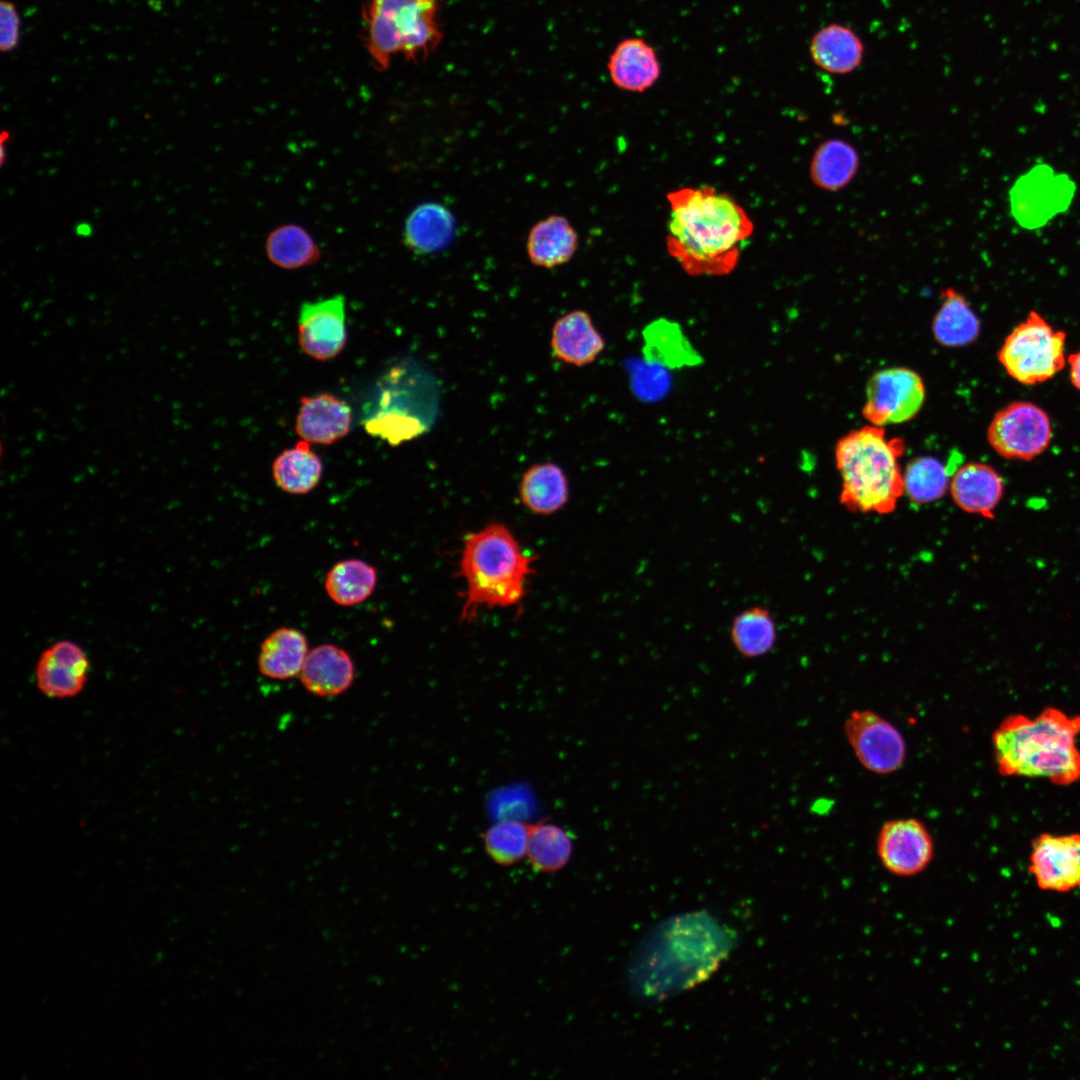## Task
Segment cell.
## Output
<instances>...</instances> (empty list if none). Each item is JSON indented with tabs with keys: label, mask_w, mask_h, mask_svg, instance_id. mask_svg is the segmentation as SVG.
<instances>
[{
	"label": "cell",
	"mask_w": 1080,
	"mask_h": 1080,
	"mask_svg": "<svg viewBox=\"0 0 1080 1080\" xmlns=\"http://www.w3.org/2000/svg\"><path fill=\"white\" fill-rule=\"evenodd\" d=\"M667 200V250L682 269L691 276L731 273L754 228L742 206L708 185L671 191Z\"/></svg>",
	"instance_id": "6da1fadb"
},
{
	"label": "cell",
	"mask_w": 1080,
	"mask_h": 1080,
	"mask_svg": "<svg viewBox=\"0 0 1080 1080\" xmlns=\"http://www.w3.org/2000/svg\"><path fill=\"white\" fill-rule=\"evenodd\" d=\"M1080 716L1048 707L1035 717L1012 714L992 735L997 770L1002 776L1045 778L1056 785L1080 781L1076 739Z\"/></svg>",
	"instance_id": "7a4b0ae2"
},
{
	"label": "cell",
	"mask_w": 1080,
	"mask_h": 1080,
	"mask_svg": "<svg viewBox=\"0 0 1080 1080\" xmlns=\"http://www.w3.org/2000/svg\"><path fill=\"white\" fill-rule=\"evenodd\" d=\"M535 559L503 523L489 522L466 534L458 563V576L465 583L460 619L473 620L481 608L519 606Z\"/></svg>",
	"instance_id": "3957f363"
},
{
	"label": "cell",
	"mask_w": 1080,
	"mask_h": 1080,
	"mask_svg": "<svg viewBox=\"0 0 1080 1080\" xmlns=\"http://www.w3.org/2000/svg\"><path fill=\"white\" fill-rule=\"evenodd\" d=\"M905 441L884 427L866 425L841 437L835 462L841 477L840 503L850 512L889 514L904 495L900 458Z\"/></svg>",
	"instance_id": "277c9868"
},
{
	"label": "cell",
	"mask_w": 1080,
	"mask_h": 1080,
	"mask_svg": "<svg viewBox=\"0 0 1080 1080\" xmlns=\"http://www.w3.org/2000/svg\"><path fill=\"white\" fill-rule=\"evenodd\" d=\"M639 956V987L664 994L708 975L730 946L729 937L710 919L689 915L659 929Z\"/></svg>",
	"instance_id": "5b68a950"
},
{
	"label": "cell",
	"mask_w": 1080,
	"mask_h": 1080,
	"mask_svg": "<svg viewBox=\"0 0 1080 1080\" xmlns=\"http://www.w3.org/2000/svg\"><path fill=\"white\" fill-rule=\"evenodd\" d=\"M442 1L365 0L366 48L377 70L385 71L398 53L417 62L438 47L442 33L437 14Z\"/></svg>",
	"instance_id": "8992f818"
},
{
	"label": "cell",
	"mask_w": 1080,
	"mask_h": 1080,
	"mask_svg": "<svg viewBox=\"0 0 1080 1080\" xmlns=\"http://www.w3.org/2000/svg\"><path fill=\"white\" fill-rule=\"evenodd\" d=\"M1067 335L1055 329L1037 311H1030L1005 337L998 361L1006 373L1023 385L1049 381L1067 364Z\"/></svg>",
	"instance_id": "52a82bcc"
},
{
	"label": "cell",
	"mask_w": 1080,
	"mask_h": 1080,
	"mask_svg": "<svg viewBox=\"0 0 1080 1080\" xmlns=\"http://www.w3.org/2000/svg\"><path fill=\"white\" fill-rule=\"evenodd\" d=\"M1052 438L1049 415L1029 401H1013L1001 408L987 429V441L1001 457L1030 461L1042 454Z\"/></svg>",
	"instance_id": "ba28073f"
},
{
	"label": "cell",
	"mask_w": 1080,
	"mask_h": 1080,
	"mask_svg": "<svg viewBox=\"0 0 1080 1080\" xmlns=\"http://www.w3.org/2000/svg\"><path fill=\"white\" fill-rule=\"evenodd\" d=\"M921 376L905 367H892L874 373L866 386L863 417L875 426L884 427L913 419L925 401Z\"/></svg>",
	"instance_id": "9c48e42d"
},
{
	"label": "cell",
	"mask_w": 1080,
	"mask_h": 1080,
	"mask_svg": "<svg viewBox=\"0 0 1080 1080\" xmlns=\"http://www.w3.org/2000/svg\"><path fill=\"white\" fill-rule=\"evenodd\" d=\"M844 732L857 760L868 771L888 775L903 766L907 754L903 735L875 711L851 712L845 720Z\"/></svg>",
	"instance_id": "30bf717a"
},
{
	"label": "cell",
	"mask_w": 1080,
	"mask_h": 1080,
	"mask_svg": "<svg viewBox=\"0 0 1080 1080\" xmlns=\"http://www.w3.org/2000/svg\"><path fill=\"white\" fill-rule=\"evenodd\" d=\"M876 852L883 868L891 875L910 878L931 864L935 846L927 826L916 818H897L885 822L876 839Z\"/></svg>",
	"instance_id": "8fae6325"
},
{
	"label": "cell",
	"mask_w": 1080,
	"mask_h": 1080,
	"mask_svg": "<svg viewBox=\"0 0 1080 1080\" xmlns=\"http://www.w3.org/2000/svg\"><path fill=\"white\" fill-rule=\"evenodd\" d=\"M347 342L346 304L343 295L303 302L298 314V343L318 361L339 355Z\"/></svg>",
	"instance_id": "7c38bea8"
},
{
	"label": "cell",
	"mask_w": 1080,
	"mask_h": 1080,
	"mask_svg": "<svg viewBox=\"0 0 1080 1080\" xmlns=\"http://www.w3.org/2000/svg\"><path fill=\"white\" fill-rule=\"evenodd\" d=\"M1029 870L1039 888L1067 892L1080 883V834L1043 833L1032 842Z\"/></svg>",
	"instance_id": "4fadbf2b"
},
{
	"label": "cell",
	"mask_w": 1080,
	"mask_h": 1080,
	"mask_svg": "<svg viewBox=\"0 0 1080 1080\" xmlns=\"http://www.w3.org/2000/svg\"><path fill=\"white\" fill-rule=\"evenodd\" d=\"M89 670L86 651L72 640L61 639L41 652L35 666L36 685L50 698L74 697L84 689Z\"/></svg>",
	"instance_id": "5bb4252c"
},
{
	"label": "cell",
	"mask_w": 1080,
	"mask_h": 1080,
	"mask_svg": "<svg viewBox=\"0 0 1080 1080\" xmlns=\"http://www.w3.org/2000/svg\"><path fill=\"white\" fill-rule=\"evenodd\" d=\"M351 426V407L339 397L319 393L301 398L295 431L302 440L330 445L347 436Z\"/></svg>",
	"instance_id": "9a60e30c"
},
{
	"label": "cell",
	"mask_w": 1080,
	"mask_h": 1080,
	"mask_svg": "<svg viewBox=\"0 0 1080 1080\" xmlns=\"http://www.w3.org/2000/svg\"><path fill=\"white\" fill-rule=\"evenodd\" d=\"M949 490L961 510L993 518L1004 494V481L992 466L969 462L952 473Z\"/></svg>",
	"instance_id": "2e32d148"
},
{
	"label": "cell",
	"mask_w": 1080,
	"mask_h": 1080,
	"mask_svg": "<svg viewBox=\"0 0 1080 1080\" xmlns=\"http://www.w3.org/2000/svg\"><path fill=\"white\" fill-rule=\"evenodd\" d=\"M607 67L616 87L635 93L651 88L661 75L656 50L641 37L620 41L611 53Z\"/></svg>",
	"instance_id": "e0dca14e"
},
{
	"label": "cell",
	"mask_w": 1080,
	"mask_h": 1080,
	"mask_svg": "<svg viewBox=\"0 0 1080 1080\" xmlns=\"http://www.w3.org/2000/svg\"><path fill=\"white\" fill-rule=\"evenodd\" d=\"M354 675L353 660L345 649L334 644H321L308 652L300 679L311 694L331 697L347 691Z\"/></svg>",
	"instance_id": "ac0fdd59"
},
{
	"label": "cell",
	"mask_w": 1080,
	"mask_h": 1080,
	"mask_svg": "<svg viewBox=\"0 0 1080 1080\" xmlns=\"http://www.w3.org/2000/svg\"><path fill=\"white\" fill-rule=\"evenodd\" d=\"M551 347L564 363L582 367L592 363L604 350L605 341L590 315L574 310L560 317L552 328Z\"/></svg>",
	"instance_id": "d6986e66"
},
{
	"label": "cell",
	"mask_w": 1080,
	"mask_h": 1080,
	"mask_svg": "<svg viewBox=\"0 0 1080 1080\" xmlns=\"http://www.w3.org/2000/svg\"><path fill=\"white\" fill-rule=\"evenodd\" d=\"M809 53L814 64L820 69L835 75H845L862 64L864 45L850 27L830 23L813 34Z\"/></svg>",
	"instance_id": "ffe728a7"
},
{
	"label": "cell",
	"mask_w": 1080,
	"mask_h": 1080,
	"mask_svg": "<svg viewBox=\"0 0 1080 1080\" xmlns=\"http://www.w3.org/2000/svg\"><path fill=\"white\" fill-rule=\"evenodd\" d=\"M454 232L455 219L450 210L437 202H426L409 213L402 238L414 254L428 255L446 247Z\"/></svg>",
	"instance_id": "44dd1931"
},
{
	"label": "cell",
	"mask_w": 1080,
	"mask_h": 1080,
	"mask_svg": "<svg viewBox=\"0 0 1080 1080\" xmlns=\"http://www.w3.org/2000/svg\"><path fill=\"white\" fill-rule=\"evenodd\" d=\"M577 247V232L562 215H550L538 221L530 229L526 242L531 263L549 269L568 262Z\"/></svg>",
	"instance_id": "7402d4cb"
},
{
	"label": "cell",
	"mask_w": 1080,
	"mask_h": 1080,
	"mask_svg": "<svg viewBox=\"0 0 1080 1080\" xmlns=\"http://www.w3.org/2000/svg\"><path fill=\"white\" fill-rule=\"evenodd\" d=\"M521 503L531 513L552 515L567 504L568 479L560 466L552 462L531 466L522 476L519 485Z\"/></svg>",
	"instance_id": "603a6c76"
},
{
	"label": "cell",
	"mask_w": 1080,
	"mask_h": 1080,
	"mask_svg": "<svg viewBox=\"0 0 1080 1080\" xmlns=\"http://www.w3.org/2000/svg\"><path fill=\"white\" fill-rule=\"evenodd\" d=\"M308 652L306 636L300 630L278 628L260 645L258 669L263 676L270 679L293 678L300 675Z\"/></svg>",
	"instance_id": "cb8c5ba5"
},
{
	"label": "cell",
	"mask_w": 1080,
	"mask_h": 1080,
	"mask_svg": "<svg viewBox=\"0 0 1080 1080\" xmlns=\"http://www.w3.org/2000/svg\"><path fill=\"white\" fill-rule=\"evenodd\" d=\"M859 166L857 149L846 140L831 138L821 142L815 149L809 175L819 189L836 192L852 182Z\"/></svg>",
	"instance_id": "d4e9b609"
},
{
	"label": "cell",
	"mask_w": 1080,
	"mask_h": 1080,
	"mask_svg": "<svg viewBox=\"0 0 1080 1080\" xmlns=\"http://www.w3.org/2000/svg\"><path fill=\"white\" fill-rule=\"evenodd\" d=\"M942 303L933 322L935 340L946 347L973 343L980 333V322L967 299L957 290L941 291Z\"/></svg>",
	"instance_id": "484cf974"
},
{
	"label": "cell",
	"mask_w": 1080,
	"mask_h": 1080,
	"mask_svg": "<svg viewBox=\"0 0 1080 1080\" xmlns=\"http://www.w3.org/2000/svg\"><path fill=\"white\" fill-rule=\"evenodd\" d=\"M322 474L321 458L304 440L282 451L272 463L275 483L281 490L290 494L309 493L319 484Z\"/></svg>",
	"instance_id": "4316f807"
},
{
	"label": "cell",
	"mask_w": 1080,
	"mask_h": 1080,
	"mask_svg": "<svg viewBox=\"0 0 1080 1080\" xmlns=\"http://www.w3.org/2000/svg\"><path fill=\"white\" fill-rule=\"evenodd\" d=\"M729 635L737 652L752 659L774 648L777 627L769 609L757 605L743 609L732 618Z\"/></svg>",
	"instance_id": "83f0119b"
},
{
	"label": "cell",
	"mask_w": 1080,
	"mask_h": 1080,
	"mask_svg": "<svg viewBox=\"0 0 1080 1080\" xmlns=\"http://www.w3.org/2000/svg\"><path fill=\"white\" fill-rule=\"evenodd\" d=\"M269 261L285 270H294L316 263L321 250L311 234L298 224H283L273 229L265 241Z\"/></svg>",
	"instance_id": "f1b7e54d"
},
{
	"label": "cell",
	"mask_w": 1080,
	"mask_h": 1080,
	"mask_svg": "<svg viewBox=\"0 0 1080 1080\" xmlns=\"http://www.w3.org/2000/svg\"><path fill=\"white\" fill-rule=\"evenodd\" d=\"M376 583L377 570L374 566L360 559H346L331 567L324 588L336 604L354 606L370 597Z\"/></svg>",
	"instance_id": "f546056e"
},
{
	"label": "cell",
	"mask_w": 1080,
	"mask_h": 1080,
	"mask_svg": "<svg viewBox=\"0 0 1080 1080\" xmlns=\"http://www.w3.org/2000/svg\"><path fill=\"white\" fill-rule=\"evenodd\" d=\"M572 853L573 838L567 830L545 820L530 825L527 858L535 871H559L568 864Z\"/></svg>",
	"instance_id": "4dcf8cb0"
},
{
	"label": "cell",
	"mask_w": 1080,
	"mask_h": 1080,
	"mask_svg": "<svg viewBox=\"0 0 1080 1080\" xmlns=\"http://www.w3.org/2000/svg\"><path fill=\"white\" fill-rule=\"evenodd\" d=\"M952 473L932 456L912 459L903 471L904 494L917 505L939 500L949 489Z\"/></svg>",
	"instance_id": "1f68e13d"
},
{
	"label": "cell",
	"mask_w": 1080,
	"mask_h": 1080,
	"mask_svg": "<svg viewBox=\"0 0 1080 1080\" xmlns=\"http://www.w3.org/2000/svg\"><path fill=\"white\" fill-rule=\"evenodd\" d=\"M530 825L518 820H502L482 834L487 855L501 866H510L527 856Z\"/></svg>",
	"instance_id": "d6a6232c"
},
{
	"label": "cell",
	"mask_w": 1080,
	"mask_h": 1080,
	"mask_svg": "<svg viewBox=\"0 0 1080 1080\" xmlns=\"http://www.w3.org/2000/svg\"><path fill=\"white\" fill-rule=\"evenodd\" d=\"M0 49L3 53L14 51L20 42V16L14 3L0 2Z\"/></svg>",
	"instance_id": "836d02e7"
},
{
	"label": "cell",
	"mask_w": 1080,
	"mask_h": 1080,
	"mask_svg": "<svg viewBox=\"0 0 1080 1080\" xmlns=\"http://www.w3.org/2000/svg\"><path fill=\"white\" fill-rule=\"evenodd\" d=\"M1071 384L1080 392V349L1067 357Z\"/></svg>",
	"instance_id": "e575fe53"
},
{
	"label": "cell",
	"mask_w": 1080,
	"mask_h": 1080,
	"mask_svg": "<svg viewBox=\"0 0 1080 1080\" xmlns=\"http://www.w3.org/2000/svg\"><path fill=\"white\" fill-rule=\"evenodd\" d=\"M75 232L80 237H88L92 234V227L89 223L82 222L77 224Z\"/></svg>",
	"instance_id": "d590c367"
},
{
	"label": "cell",
	"mask_w": 1080,
	"mask_h": 1080,
	"mask_svg": "<svg viewBox=\"0 0 1080 1080\" xmlns=\"http://www.w3.org/2000/svg\"><path fill=\"white\" fill-rule=\"evenodd\" d=\"M1078 887H1079V890H1080V883H1079Z\"/></svg>",
	"instance_id": "8d00e7d4"
}]
</instances>
